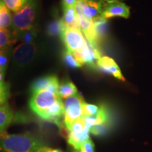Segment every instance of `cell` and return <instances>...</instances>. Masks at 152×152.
<instances>
[{
    "label": "cell",
    "instance_id": "31",
    "mask_svg": "<svg viewBox=\"0 0 152 152\" xmlns=\"http://www.w3.org/2000/svg\"><path fill=\"white\" fill-rule=\"evenodd\" d=\"M74 152H80V151H77V150H76V151H75Z\"/></svg>",
    "mask_w": 152,
    "mask_h": 152
},
{
    "label": "cell",
    "instance_id": "23",
    "mask_svg": "<svg viewBox=\"0 0 152 152\" xmlns=\"http://www.w3.org/2000/svg\"><path fill=\"white\" fill-rule=\"evenodd\" d=\"M64 26L62 20H56V21L53 22L51 23L50 26L48 28V33L50 35L54 36L56 35H60L61 31Z\"/></svg>",
    "mask_w": 152,
    "mask_h": 152
},
{
    "label": "cell",
    "instance_id": "1",
    "mask_svg": "<svg viewBox=\"0 0 152 152\" xmlns=\"http://www.w3.org/2000/svg\"><path fill=\"white\" fill-rule=\"evenodd\" d=\"M30 107L42 119L56 123L60 128H63L64 103L58 93L47 90L33 92Z\"/></svg>",
    "mask_w": 152,
    "mask_h": 152
},
{
    "label": "cell",
    "instance_id": "14",
    "mask_svg": "<svg viewBox=\"0 0 152 152\" xmlns=\"http://www.w3.org/2000/svg\"><path fill=\"white\" fill-rule=\"evenodd\" d=\"M14 119V113L8 104L0 106V132H3Z\"/></svg>",
    "mask_w": 152,
    "mask_h": 152
},
{
    "label": "cell",
    "instance_id": "5",
    "mask_svg": "<svg viewBox=\"0 0 152 152\" xmlns=\"http://www.w3.org/2000/svg\"><path fill=\"white\" fill-rule=\"evenodd\" d=\"M60 36L66 45L67 52L72 54L81 49L87 42L80 30L68 28L64 24L61 31Z\"/></svg>",
    "mask_w": 152,
    "mask_h": 152
},
{
    "label": "cell",
    "instance_id": "11",
    "mask_svg": "<svg viewBox=\"0 0 152 152\" xmlns=\"http://www.w3.org/2000/svg\"><path fill=\"white\" fill-rule=\"evenodd\" d=\"M96 65L102 71L111 74L115 78L125 81L124 77H123L118 66L117 65L116 63L114 61V60L110 57L102 56L98 60Z\"/></svg>",
    "mask_w": 152,
    "mask_h": 152
},
{
    "label": "cell",
    "instance_id": "28",
    "mask_svg": "<svg viewBox=\"0 0 152 152\" xmlns=\"http://www.w3.org/2000/svg\"><path fill=\"white\" fill-rule=\"evenodd\" d=\"M39 152H63L62 151H61L59 149H52V148H49L47 146H44L40 149Z\"/></svg>",
    "mask_w": 152,
    "mask_h": 152
},
{
    "label": "cell",
    "instance_id": "17",
    "mask_svg": "<svg viewBox=\"0 0 152 152\" xmlns=\"http://www.w3.org/2000/svg\"><path fill=\"white\" fill-rule=\"evenodd\" d=\"M14 36L7 28H0V50H5L16 41Z\"/></svg>",
    "mask_w": 152,
    "mask_h": 152
},
{
    "label": "cell",
    "instance_id": "19",
    "mask_svg": "<svg viewBox=\"0 0 152 152\" xmlns=\"http://www.w3.org/2000/svg\"><path fill=\"white\" fill-rule=\"evenodd\" d=\"M100 107H98L97 106L94 105V104H87L85 102L83 106V115L84 117L88 116H95L97 115V113L99 111Z\"/></svg>",
    "mask_w": 152,
    "mask_h": 152
},
{
    "label": "cell",
    "instance_id": "30",
    "mask_svg": "<svg viewBox=\"0 0 152 152\" xmlns=\"http://www.w3.org/2000/svg\"><path fill=\"white\" fill-rule=\"evenodd\" d=\"M102 1H105V2H109V1H121V0H102Z\"/></svg>",
    "mask_w": 152,
    "mask_h": 152
},
{
    "label": "cell",
    "instance_id": "22",
    "mask_svg": "<svg viewBox=\"0 0 152 152\" xmlns=\"http://www.w3.org/2000/svg\"><path fill=\"white\" fill-rule=\"evenodd\" d=\"M86 128H87L86 125H85L84 119L82 118L77 120L75 122H74L73 124L71 125L69 129L66 131L73 133H80L82 132H83Z\"/></svg>",
    "mask_w": 152,
    "mask_h": 152
},
{
    "label": "cell",
    "instance_id": "29",
    "mask_svg": "<svg viewBox=\"0 0 152 152\" xmlns=\"http://www.w3.org/2000/svg\"><path fill=\"white\" fill-rule=\"evenodd\" d=\"M4 75V72H0V82L3 81Z\"/></svg>",
    "mask_w": 152,
    "mask_h": 152
},
{
    "label": "cell",
    "instance_id": "4",
    "mask_svg": "<svg viewBox=\"0 0 152 152\" xmlns=\"http://www.w3.org/2000/svg\"><path fill=\"white\" fill-rule=\"evenodd\" d=\"M84 103L83 96L78 93L66 99L64 103V122L61 129L68 130L74 122L84 118L83 111Z\"/></svg>",
    "mask_w": 152,
    "mask_h": 152
},
{
    "label": "cell",
    "instance_id": "24",
    "mask_svg": "<svg viewBox=\"0 0 152 152\" xmlns=\"http://www.w3.org/2000/svg\"><path fill=\"white\" fill-rule=\"evenodd\" d=\"M64 59H65L66 64H67L69 66H71V67L77 68L81 66L78 64V62L76 61L74 55L71 52H67L66 53L65 56H64Z\"/></svg>",
    "mask_w": 152,
    "mask_h": 152
},
{
    "label": "cell",
    "instance_id": "12",
    "mask_svg": "<svg viewBox=\"0 0 152 152\" xmlns=\"http://www.w3.org/2000/svg\"><path fill=\"white\" fill-rule=\"evenodd\" d=\"M63 10L64 16L61 20L64 24L68 28L80 29V18L75 7H63Z\"/></svg>",
    "mask_w": 152,
    "mask_h": 152
},
{
    "label": "cell",
    "instance_id": "20",
    "mask_svg": "<svg viewBox=\"0 0 152 152\" xmlns=\"http://www.w3.org/2000/svg\"><path fill=\"white\" fill-rule=\"evenodd\" d=\"M10 96V91L8 84L4 82H0V106L5 104Z\"/></svg>",
    "mask_w": 152,
    "mask_h": 152
},
{
    "label": "cell",
    "instance_id": "8",
    "mask_svg": "<svg viewBox=\"0 0 152 152\" xmlns=\"http://www.w3.org/2000/svg\"><path fill=\"white\" fill-rule=\"evenodd\" d=\"M37 51V47L34 43L30 45L22 43L14 49L13 59L18 65H26L35 58Z\"/></svg>",
    "mask_w": 152,
    "mask_h": 152
},
{
    "label": "cell",
    "instance_id": "6",
    "mask_svg": "<svg viewBox=\"0 0 152 152\" xmlns=\"http://www.w3.org/2000/svg\"><path fill=\"white\" fill-rule=\"evenodd\" d=\"M104 4L102 0H77L75 9L78 16L93 20L102 16Z\"/></svg>",
    "mask_w": 152,
    "mask_h": 152
},
{
    "label": "cell",
    "instance_id": "2",
    "mask_svg": "<svg viewBox=\"0 0 152 152\" xmlns=\"http://www.w3.org/2000/svg\"><path fill=\"white\" fill-rule=\"evenodd\" d=\"M44 146L40 140L29 133L0 138V150L3 152H39Z\"/></svg>",
    "mask_w": 152,
    "mask_h": 152
},
{
    "label": "cell",
    "instance_id": "21",
    "mask_svg": "<svg viewBox=\"0 0 152 152\" xmlns=\"http://www.w3.org/2000/svg\"><path fill=\"white\" fill-rule=\"evenodd\" d=\"M20 39L23 42V43L24 44H33L34 40L35 39L36 37H37V34H36L35 30L33 29L26 30V31L23 32Z\"/></svg>",
    "mask_w": 152,
    "mask_h": 152
},
{
    "label": "cell",
    "instance_id": "27",
    "mask_svg": "<svg viewBox=\"0 0 152 152\" xmlns=\"http://www.w3.org/2000/svg\"><path fill=\"white\" fill-rule=\"evenodd\" d=\"M77 0H62L63 7H75Z\"/></svg>",
    "mask_w": 152,
    "mask_h": 152
},
{
    "label": "cell",
    "instance_id": "16",
    "mask_svg": "<svg viewBox=\"0 0 152 152\" xmlns=\"http://www.w3.org/2000/svg\"><path fill=\"white\" fill-rule=\"evenodd\" d=\"M12 24V16L10 11L6 7L3 0H0V27L9 28Z\"/></svg>",
    "mask_w": 152,
    "mask_h": 152
},
{
    "label": "cell",
    "instance_id": "10",
    "mask_svg": "<svg viewBox=\"0 0 152 152\" xmlns=\"http://www.w3.org/2000/svg\"><path fill=\"white\" fill-rule=\"evenodd\" d=\"M59 82L56 76L49 75L42 77L34 81L32 85L31 90L33 92H37L39 90H47L53 92L58 93L59 88Z\"/></svg>",
    "mask_w": 152,
    "mask_h": 152
},
{
    "label": "cell",
    "instance_id": "7",
    "mask_svg": "<svg viewBox=\"0 0 152 152\" xmlns=\"http://www.w3.org/2000/svg\"><path fill=\"white\" fill-rule=\"evenodd\" d=\"M76 61L81 66L87 64L88 66H94L101 58V54L98 48L92 46L86 42L84 46L73 54Z\"/></svg>",
    "mask_w": 152,
    "mask_h": 152
},
{
    "label": "cell",
    "instance_id": "18",
    "mask_svg": "<svg viewBox=\"0 0 152 152\" xmlns=\"http://www.w3.org/2000/svg\"><path fill=\"white\" fill-rule=\"evenodd\" d=\"M28 1V0H3L4 3L9 10L14 13H17L21 10L27 4Z\"/></svg>",
    "mask_w": 152,
    "mask_h": 152
},
{
    "label": "cell",
    "instance_id": "26",
    "mask_svg": "<svg viewBox=\"0 0 152 152\" xmlns=\"http://www.w3.org/2000/svg\"><path fill=\"white\" fill-rule=\"evenodd\" d=\"M8 63V57L5 50H0V66L3 68H6Z\"/></svg>",
    "mask_w": 152,
    "mask_h": 152
},
{
    "label": "cell",
    "instance_id": "3",
    "mask_svg": "<svg viewBox=\"0 0 152 152\" xmlns=\"http://www.w3.org/2000/svg\"><path fill=\"white\" fill-rule=\"evenodd\" d=\"M37 9V0H28L27 4L12 17V25L15 32L23 33L33 28Z\"/></svg>",
    "mask_w": 152,
    "mask_h": 152
},
{
    "label": "cell",
    "instance_id": "25",
    "mask_svg": "<svg viewBox=\"0 0 152 152\" xmlns=\"http://www.w3.org/2000/svg\"><path fill=\"white\" fill-rule=\"evenodd\" d=\"M80 152H94V144L93 143L90 138L87 140L86 142L81 145L80 149Z\"/></svg>",
    "mask_w": 152,
    "mask_h": 152
},
{
    "label": "cell",
    "instance_id": "9",
    "mask_svg": "<svg viewBox=\"0 0 152 152\" xmlns=\"http://www.w3.org/2000/svg\"><path fill=\"white\" fill-rule=\"evenodd\" d=\"M129 16H130V8L128 6L121 1H114L105 3L101 16L107 20L108 18L115 16L127 18Z\"/></svg>",
    "mask_w": 152,
    "mask_h": 152
},
{
    "label": "cell",
    "instance_id": "13",
    "mask_svg": "<svg viewBox=\"0 0 152 152\" xmlns=\"http://www.w3.org/2000/svg\"><path fill=\"white\" fill-rule=\"evenodd\" d=\"M67 132V131H66ZM90 129L86 128L80 133H73L67 132V141L70 145L73 147L77 151H80L81 145L90 139Z\"/></svg>",
    "mask_w": 152,
    "mask_h": 152
},
{
    "label": "cell",
    "instance_id": "15",
    "mask_svg": "<svg viewBox=\"0 0 152 152\" xmlns=\"http://www.w3.org/2000/svg\"><path fill=\"white\" fill-rule=\"evenodd\" d=\"M76 94H77V90L72 82L66 80L59 85L58 94L61 99H66Z\"/></svg>",
    "mask_w": 152,
    "mask_h": 152
}]
</instances>
